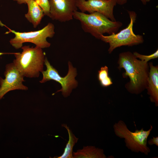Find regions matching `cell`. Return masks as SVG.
<instances>
[{
	"instance_id": "6da1fadb",
	"label": "cell",
	"mask_w": 158,
	"mask_h": 158,
	"mask_svg": "<svg viewBox=\"0 0 158 158\" xmlns=\"http://www.w3.org/2000/svg\"><path fill=\"white\" fill-rule=\"evenodd\" d=\"M118 63V68L125 70L123 77L128 76L130 79L126 85L128 92L138 94L147 89L149 73L147 62L138 60L133 54L127 51L119 54Z\"/></svg>"
},
{
	"instance_id": "7a4b0ae2",
	"label": "cell",
	"mask_w": 158,
	"mask_h": 158,
	"mask_svg": "<svg viewBox=\"0 0 158 158\" xmlns=\"http://www.w3.org/2000/svg\"><path fill=\"white\" fill-rule=\"evenodd\" d=\"M73 18L79 20L83 30L97 39H100L102 35L116 33L122 26V22L112 21L98 12L87 14L76 11Z\"/></svg>"
},
{
	"instance_id": "3957f363",
	"label": "cell",
	"mask_w": 158,
	"mask_h": 158,
	"mask_svg": "<svg viewBox=\"0 0 158 158\" xmlns=\"http://www.w3.org/2000/svg\"><path fill=\"white\" fill-rule=\"evenodd\" d=\"M21 52L14 54L13 63L24 77L36 78L43 71L45 53L42 49L29 45L23 46Z\"/></svg>"
},
{
	"instance_id": "277c9868",
	"label": "cell",
	"mask_w": 158,
	"mask_h": 158,
	"mask_svg": "<svg viewBox=\"0 0 158 158\" xmlns=\"http://www.w3.org/2000/svg\"><path fill=\"white\" fill-rule=\"evenodd\" d=\"M114 132L116 136L124 139L126 146L132 152H141L147 155L150 152L147 146V139L153 129L150 127L147 130L142 128L140 130H136L132 132L128 128L125 122L120 120L113 126Z\"/></svg>"
},
{
	"instance_id": "5b68a950",
	"label": "cell",
	"mask_w": 158,
	"mask_h": 158,
	"mask_svg": "<svg viewBox=\"0 0 158 158\" xmlns=\"http://www.w3.org/2000/svg\"><path fill=\"white\" fill-rule=\"evenodd\" d=\"M0 24L6 27L9 31L6 32L13 33L15 37L11 39L9 42L15 49L21 48L23 44L29 42L35 44L36 46L42 49L49 47L51 43L47 40V38H52L54 35V26L51 23H49L42 29L37 31L28 32H20L12 30L2 23Z\"/></svg>"
},
{
	"instance_id": "8992f818",
	"label": "cell",
	"mask_w": 158,
	"mask_h": 158,
	"mask_svg": "<svg viewBox=\"0 0 158 158\" xmlns=\"http://www.w3.org/2000/svg\"><path fill=\"white\" fill-rule=\"evenodd\" d=\"M130 19L128 25L117 33H113L108 36L102 35L100 39L108 43V50L111 53L116 48L123 46H133L142 43L144 39L142 36L136 35L133 30V26L136 20L137 14L133 11H127Z\"/></svg>"
},
{
	"instance_id": "52a82bcc",
	"label": "cell",
	"mask_w": 158,
	"mask_h": 158,
	"mask_svg": "<svg viewBox=\"0 0 158 158\" xmlns=\"http://www.w3.org/2000/svg\"><path fill=\"white\" fill-rule=\"evenodd\" d=\"M44 65L46 66L47 69L42 72L43 78L40 82L43 83L51 80H54L59 83L62 87L61 89L55 93L61 92L64 97L69 96L73 89L75 88L78 85V82L75 79L77 75L76 68L73 67L71 62L69 61L68 73L66 76L62 77L59 74L57 70L51 65L46 57L45 58Z\"/></svg>"
},
{
	"instance_id": "ba28073f",
	"label": "cell",
	"mask_w": 158,
	"mask_h": 158,
	"mask_svg": "<svg viewBox=\"0 0 158 158\" xmlns=\"http://www.w3.org/2000/svg\"><path fill=\"white\" fill-rule=\"evenodd\" d=\"M4 75V79L0 77V100L10 91L28 89V87L23 84L25 81L24 77L13 62L6 65Z\"/></svg>"
},
{
	"instance_id": "9c48e42d",
	"label": "cell",
	"mask_w": 158,
	"mask_h": 158,
	"mask_svg": "<svg viewBox=\"0 0 158 158\" xmlns=\"http://www.w3.org/2000/svg\"><path fill=\"white\" fill-rule=\"evenodd\" d=\"M116 4V0H77L76 5L81 12H98L115 21L113 10Z\"/></svg>"
},
{
	"instance_id": "30bf717a",
	"label": "cell",
	"mask_w": 158,
	"mask_h": 158,
	"mask_svg": "<svg viewBox=\"0 0 158 158\" xmlns=\"http://www.w3.org/2000/svg\"><path fill=\"white\" fill-rule=\"evenodd\" d=\"M49 18L53 20L65 22L72 20L77 11V0H49Z\"/></svg>"
},
{
	"instance_id": "8fae6325",
	"label": "cell",
	"mask_w": 158,
	"mask_h": 158,
	"mask_svg": "<svg viewBox=\"0 0 158 158\" xmlns=\"http://www.w3.org/2000/svg\"><path fill=\"white\" fill-rule=\"evenodd\" d=\"M150 70L148 80L147 94L151 101L158 106V67L154 66L150 62L149 63Z\"/></svg>"
},
{
	"instance_id": "7c38bea8",
	"label": "cell",
	"mask_w": 158,
	"mask_h": 158,
	"mask_svg": "<svg viewBox=\"0 0 158 158\" xmlns=\"http://www.w3.org/2000/svg\"><path fill=\"white\" fill-rule=\"evenodd\" d=\"M26 4L28 5V11L25 16L32 24L34 28H36L45 15L44 13L42 8L34 0H29Z\"/></svg>"
},
{
	"instance_id": "4fadbf2b",
	"label": "cell",
	"mask_w": 158,
	"mask_h": 158,
	"mask_svg": "<svg viewBox=\"0 0 158 158\" xmlns=\"http://www.w3.org/2000/svg\"><path fill=\"white\" fill-rule=\"evenodd\" d=\"M73 158H106L103 149L94 146H84L82 149L73 152Z\"/></svg>"
},
{
	"instance_id": "5bb4252c",
	"label": "cell",
	"mask_w": 158,
	"mask_h": 158,
	"mask_svg": "<svg viewBox=\"0 0 158 158\" xmlns=\"http://www.w3.org/2000/svg\"><path fill=\"white\" fill-rule=\"evenodd\" d=\"M62 126L67 130L69 135V140L64 149L63 153L61 156L55 157L57 158H73V147L78 140L73 133L71 130L66 124H62Z\"/></svg>"
},
{
	"instance_id": "9a60e30c",
	"label": "cell",
	"mask_w": 158,
	"mask_h": 158,
	"mask_svg": "<svg viewBox=\"0 0 158 158\" xmlns=\"http://www.w3.org/2000/svg\"><path fill=\"white\" fill-rule=\"evenodd\" d=\"M97 77L101 86L106 87L113 84L111 78L109 76L108 68L107 66L102 67L98 71Z\"/></svg>"
},
{
	"instance_id": "2e32d148",
	"label": "cell",
	"mask_w": 158,
	"mask_h": 158,
	"mask_svg": "<svg viewBox=\"0 0 158 158\" xmlns=\"http://www.w3.org/2000/svg\"><path fill=\"white\" fill-rule=\"evenodd\" d=\"M43 10L45 15L49 17L50 6L49 0H34Z\"/></svg>"
},
{
	"instance_id": "e0dca14e",
	"label": "cell",
	"mask_w": 158,
	"mask_h": 158,
	"mask_svg": "<svg viewBox=\"0 0 158 158\" xmlns=\"http://www.w3.org/2000/svg\"><path fill=\"white\" fill-rule=\"evenodd\" d=\"M133 54L137 58H138L141 60L147 62L150 60L157 58L158 57V49L153 53L148 55H142L139 53L135 52Z\"/></svg>"
},
{
	"instance_id": "ac0fdd59",
	"label": "cell",
	"mask_w": 158,
	"mask_h": 158,
	"mask_svg": "<svg viewBox=\"0 0 158 158\" xmlns=\"http://www.w3.org/2000/svg\"><path fill=\"white\" fill-rule=\"evenodd\" d=\"M152 138L149 140L147 142L150 145H155L156 146H158V137L156 136L154 137L153 136Z\"/></svg>"
},
{
	"instance_id": "d6986e66",
	"label": "cell",
	"mask_w": 158,
	"mask_h": 158,
	"mask_svg": "<svg viewBox=\"0 0 158 158\" xmlns=\"http://www.w3.org/2000/svg\"><path fill=\"white\" fill-rule=\"evenodd\" d=\"M117 4L120 5H122L125 4L127 2V0H116ZM142 3L145 5L146 4V2L145 0H140Z\"/></svg>"
},
{
	"instance_id": "ffe728a7",
	"label": "cell",
	"mask_w": 158,
	"mask_h": 158,
	"mask_svg": "<svg viewBox=\"0 0 158 158\" xmlns=\"http://www.w3.org/2000/svg\"><path fill=\"white\" fill-rule=\"evenodd\" d=\"M16 1L17 3L19 4H26L27 2L29 0H13Z\"/></svg>"
},
{
	"instance_id": "44dd1931",
	"label": "cell",
	"mask_w": 158,
	"mask_h": 158,
	"mask_svg": "<svg viewBox=\"0 0 158 158\" xmlns=\"http://www.w3.org/2000/svg\"><path fill=\"white\" fill-rule=\"evenodd\" d=\"M15 53H4L0 52V56L5 54H14Z\"/></svg>"
},
{
	"instance_id": "7402d4cb",
	"label": "cell",
	"mask_w": 158,
	"mask_h": 158,
	"mask_svg": "<svg viewBox=\"0 0 158 158\" xmlns=\"http://www.w3.org/2000/svg\"><path fill=\"white\" fill-rule=\"evenodd\" d=\"M145 1L147 2L150 1V0H145Z\"/></svg>"
}]
</instances>
